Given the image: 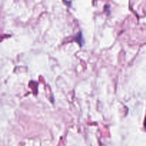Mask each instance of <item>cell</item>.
<instances>
[{
  "instance_id": "1",
  "label": "cell",
  "mask_w": 146,
  "mask_h": 146,
  "mask_svg": "<svg viewBox=\"0 0 146 146\" xmlns=\"http://www.w3.org/2000/svg\"><path fill=\"white\" fill-rule=\"evenodd\" d=\"M145 128H146V118H145Z\"/></svg>"
}]
</instances>
